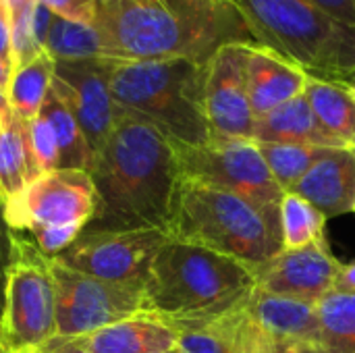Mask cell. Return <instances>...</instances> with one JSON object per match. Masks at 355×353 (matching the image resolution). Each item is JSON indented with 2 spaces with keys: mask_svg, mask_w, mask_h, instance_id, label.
<instances>
[{
  "mask_svg": "<svg viewBox=\"0 0 355 353\" xmlns=\"http://www.w3.org/2000/svg\"><path fill=\"white\" fill-rule=\"evenodd\" d=\"M89 175L98 206L85 231L168 233L181 173L173 141L154 125L119 108Z\"/></svg>",
  "mask_w": 355,
  "mask_h": 353,
  "instance_id": "6da1fadb",
  "label": "cell"
},
{
  "mask_svg": "<svg viewBox=\"0 0 355 353\" xmlns=\"http://www.w3.org/2000/svg\"><path fill=\"white\" fill-rule=\"evenodd\" d=\"M92 25L110 60L206 64L227 44H256L231 0H96Z\"/></svg>",
  "mask_w": 355,
  "mask_h": 353,
  "instance_id": "7a4b0ae2",
  "label": "cell"
},
{
  "mask_svg": "<svg viewBox=\"0 0 355 353\" xmlns=\"http://www.w3.org/2000/svg\"><path fill=\"white\" fill-rule=\"evenodd\" d=\"M256 275L212 250L168 237L144 283V314L166 325L216 318L245 306Z\"/></svg>",
  "mask_w": 355,
  "mask_h": 353,
  "instance_id": "3957f363",
  "label": "cell"
},
{
  "mask_svg": "<svg viewBox=\"0 0 355 353\" xmlns=\"http://www.w3.org/2000/svg\"><path fill=\"white\" fill-rule=\"evenodd\" d=\"M206 64L185 58L116 60L112 98L121 110L148 121L171 141L204 146L212 137L204 108Z\"/></svg>",
  "mask_w": 355,
  "mask_h": 353,
  "instance_id": "277c9868",
  "label": "cell"
},
{
  "mask_svg": "<svg viewBox=\"0 0 355 353\" xmlns=\"http://www.w3.org/2000/svg\"><path fill=\"white\" fill-rule=\"evenodd\" d=\"M168 237L223 254L254 275L283 252L281 221L268 218L239 196L183 179Z\"/></svg>",
  "mask_w": 355,
  "mask_h": 353,
  "instance_id": "5b68a950",
  "label": "cell"
},
{
  "mask_svg": "<svg viewBox=\"0 0 355 353\" xmlns=\"http://www.w3.org/2000/svg\"><path fill=\"white\" fill-rule=\"evenodd\" d=\"M245 19L256 44L266 46L329 81L355 77V27L306 0H231Z\"/></svg>",
  "mask_w": 355,
  "mask_h": 353,
  "instance_id": "8992f818",
  "label": "cell"
},
{
  "mask_svg": "<svg viewBox=\"0 0 355 353\" xmlns=\"http://www.w3.org/2000/svg\"><path fill=\"white\" fill-rule=\"evenodd\" d=\"M98 196L87 171L56 169L33 179L2 206L10 231L27 235L44 256L56 258L87 229Z\"/></svg>",
  "mask_w": 355,
  "mask_h": 353,
  "instance_id": "52a82bcc",
  "label": "cell"
},
{
  "mask_svg": "<svg viewBox=\"0 0 355 353\" xmlns=\"http://www.w3.org/2000/svg\"><path fill=\"white\" fill-rule=\"evenodd\" d=\"M10 254L4 273L0 331L6 347L21 353L56 335L54 281L50 258L23 233L10 231Z\"/></svg>",
  "mask_w": 355,
  "mask_h": 353,
  "instance_id": "ba28073f",
  "label": "cell"
},
{
  "mask_svg": "<svg viewBox=\"0 0 355 353\" xmlns=\"http://www.w3.org/2000/svg\"><path fill=\"white\" fill-rule=\"evenodd\" d=\"M183 181L208 185L243 198L268 218L281 221L283 189L272 179L254 139L210 137L204 146L175 144Z\"/></svg>",
  "mask_w": 355,
  "mask_h": 353,
  "instance_id": "9c48e42d",
  "label": "cell"
},
{
  "mask_svg": "<svg viewBox=\"0 0 355 353\" xmlns=\"http://www.w3.org/2000/svg\"><path fill=\"white\" fill-rule=\"evenodd\" d=\"M56 335L83 337L144 312L141 287L114 285L71 270L50 258Z\"/></svg>",
  "mask_w": 355,
  "mask_h": 353,
  "instance_id": "30bf717a",
  "label": "cell"
},
{
  "mask_svg": "<svg viewBox=\"0 0 355 353\" xmlns=\"http://www.w3.org/2000/svg\"><path fill=\"white\" fill-rule=\"evenodd\" d=\"M166 239L168 233L158 229L83 231L73 246L52 260L106 283L144 289L150 264Z\"/></svg>",
  "mask_w": 355,
  "mask_h": 353,
  "instance_id": "8fae6325",
  "label": "cell"
},
{
  "mask_svg": "<svg viewBox=\"0 0 355 353\" xmlns=\"http://www.w3.org/2000/svg\"><path fill=\"white\" fill-rule=\"evenodd\" d=\"M114 62L108 58L54 60L52 89L71 108L92 154L104 146L119 117V106L110 89Z\"/></svg>",
  "mask_w": 355,
  "mask_h": 353,
  "instance_id": "7c38bea8",
  "label": "cell"
},
{
  "mask_svg": "<svg viewBox=\"0 0 355 353\" xmlns=\"http://www.w3.org/2000/svg\"><path fill=\"white\" fill-rule=\"evenodd\" d=\"M250 44H227L206 64L204 108L212 137L254 139V112L248 98Z\"/></svg>",
  "mask_w": 355,
  "mask_h": 353,
  "instance_id": "4fadbf2b",
  "label": "cell"
},
{
  "mask_svg": "<svg viewBox=\"0 0 355 353\" xmlns=\"http://www.w3.org/2000/svg\"><path fill=\"white\" fill-rule=\"evenodd\" d=\"M341 262L331 254L324 241L297 250H283L256 273V287L266 293L318 304L335 291Z\"/></svg>",
  "mask_w": 355,
  "mask_h": 353,
  "instance_id": "5bb4252c",
  "label": "cell"
},
{
  "mask_svg": "<svg viewBox=\"0 0 355 353\" xmlns=\"http://www.w3.org/2000/svg\"><path fill=\"white\" fill-rule=\"evenodd\" d=\"M243 308L252 325L268 343L312 353L318 337L316 304L266 293L260 287H254Z\"/></svg>",
  "mask_w": 355,
  "mask_h": 353,
  "instance_id": "9a60e30c",
  "label": "cell"
},
{
  "mask_svg": "<svg viewBox=\"0 0 355 353\" xmlns=\"http://www.w3.org/2000/svg\"><path fill=\"white\" fill-rule=\"evenodd\" d=\"M245 79L254 119H260L277 106L302 96L308 73L279 52L260 44H250Z\"/></svg>",
  "mask_w": 355,
  "mask_h": 353,
  "instance_id": "2e32d148",
  "label": "cell"
},
{
  "mask_svg": "<svg viewBox=\"0 0 355 353\" xmlns=\"http://www.w3.org/2000/svg\"><path fill=\"white\" fill-rule=\"evenodd\" d=\"M293 193L308 200L327 218L352 212L355 204L354 150L327 148L295 185Z\"/></svg>",
  "mask_w": 355,
  "mask_h": 353,
  "instance_id": "e0dca14e",
  "label": "cell"
},
{
  "mask_svg": "<svg viewBox=\"0 0 355 353\" xmlns=\"http://www.w3.org/2000/svg\"><path fill=\"white\" fill-rule=\"evenodd\" d=\"M168 327L177 333V353H256L260 345V333L245 314V308L216 318Z\"/></svg>",
  "mask_w": 355,
  "mask_h": 353,
  "instance_id": "ac0fdd59",
  "label": "cell"
},
{
  "mask_svg": "<svg viewBox=\"0 0 355 353\" xmlns=\"http://www.w3.org/2000/svg\"><path fill=\"white\" fill-rule=\"evenodd\" d=\"M79 339L92 353H158L177 345L175 329L144 312Z\"/></svg>",
  "mask_w": 355,
  "mask_h": 353,
  "instance_id": "d6986e66",
  "label": "cell"
},
{
  "mask_svg": "<svg viewBox=\"0 0 355 353\" xmlns=\"http://www.w3.org/2000/svg\"><path fill=\"white\" fill-rule=\"evenodd\" d=\"M256 144H304L318 148H337L335 141L318 127L306 96H297L254 123Z\"/></svg>",
  "mask_w": 355,
  "mask_h": 353,
  "instance_id": "ffe728a7",
  "label": "cell"
},
{
  "mask_svg": "<svg viewBox=\"0 0 355 353\" xmlns=\"http://www.w3.org/2000/svg\"><path fill=\"white\" fill-rule=\"evenodd\" d=\"M304 96L318 127L337 148L355 150V100L343 81H329L308 75Z\"/></svg>",
  "mask_w": 355,
  "mask_h": 353,
  "instance_id": "44dd1931",
  "label": "cell"
},
{
  "mask_svg": "<svg viewBox=\"0 0 355 353\" xmlns=\"http://www.w3.org/2000/svg\"><path fill=\"white\" fill-rule=\"evenodd\" d=\"M37 177L27 144V123L6 102L0 112V208Z\"/></svg>",
  "mask_w": 355,
  "mask_h": 353,
  "instance_id": "7402d4cb",
  "label": "cell"
},
{
  "mask_svg": "<svg viewBox=\"0 0 355 353\" xmlns=\"http://www.w3.org/2000/svg\"><path fill=\"white\" fill-rule=\"evenodd\" d=\"M42 46L54 60L73 62L108 58L106 46L92 23L71 21L54 12H50Z\"/></svg>",
  "mask_w": 355,
  "mask_h": 353,
  "instance_id": "603a6c76",
  "label": "cell"
},
{
  "mask_svg": "<svg viewBox=\"0 0 355 353\" xmlns=\"http://www.w3.org/2000/svg\"><path fill=\"white\" fill-rule=\"evenodd\" d=\"M318 337L312 353H355V293L331 291L316 304Z\"/></svg>",
  "mask_w": 355,
  "mask_h": 353,
  "instance_id": "cb8c5ba5",
  "label": "cell"
},
{
  "mask_svg": "<svg viewBox=\"0 0 355 353\" xmlns=\"http://www.w3.org/2000/svg\"><path fill=\"white\" fill-rule=\"evenodd\" d=\"M54 79V58L44 50L29 62L12 69L6 102L15 114L29 123L37 117Z\"/></svg>",
  "mask_w": 355,
  "mask_h": 353,
  "instance_id": "d4e9b609",
  "label": "cell"
},
{
  "mask_svg": "<svg viewBox=\"0 0 355 353\" xmlns=\"http://www.w3.org/2000/svg\"><path fill=\"white\" fill-rule=\"evenodd\" d=\"M40 112L46 117V121L50 123L56 144H58V169H79V171H87L92 169L94 162V154L85 141V135L79 127V123L75 121L71 108L58 98V94L52 89L40 108Z\"/></svg>",
  "mask_w": 355,
  "mask_h": 353,
  "instance_id": "484cf974",
  "label": "cell"
},
{
  "mask_svg": "<svg viewBox=\"0 0 355 353\" xmlns=\"http://www.w3.org/2000/svg\"><path fill=\"white\" fill-rule=\"evenodd\" d=\"M327 216L302 196L287 191L281 200V237L283 250H297L324 241Z\"/></svg>",
  "mask_w": 355,
  "mask_h": 353,
  "instance_id": "4316f807",
  "label": "cell"
},
{
  "mask_svg": "<svg viewBox=\"0 0 355 353\" xmlns=\"http://www.w3.org/2000/svg\"><path fill=\"white\" fill-rule=\"evenodd\" d=\"M258 148L272 179L283 189V193L293 191L302 177L310 171V166L327 150L304 144H258Z\"/></svg>",
  "mask_w": 355,
  "mask_h": 353,
  "instance_id": "83f0119b",
  "label": "cell"
},
{
  "mask_svg": "<svg viewBox=\"0 0 355 353\" xmlns=\"http://www.w3.org/2000/svg\"><path fill=\"white\" fill-rule=\"evenodd\" d=\"M4 6L10 25L12 69H17L44 52L37 37L40 0H4Z\"/></svg>",
  "mask_w": 355,
  "mask_h": 353,
  "instance_id": "f1b7e54d",
  "label": "cell"
},
{
  "mask_svg": "<svg viewBox=\"0 0 355 353\" xmlns=\"http://www.w3.org/2000/svg\"><path fill=\"white\" fill-rule=\"evenodd\" d=\"M27 144L40 177L58 169V144L50 123L42 112L27 123Z\"/></svg>",
  "mask_w": 355,
  "mask_h": 353,
  "instance_id": "f546056e",
  "label": "cell"
},
{
  "mask_svg": "<svg viewBox=\"0 0 355 353\" xmlns=\"http://www.w3.org/2000/svg\"><path fill=\"white\" fill-rule=\"evenodd\" d=\"M48 10L71 21L92 23L96 0H40Z\"/></svg>",
  "mask_w": 355,
  "mask_h": 353,
  "instance_id": "4dcf8cb0",
  "label": "cell"
},
{
  "mask_svg": "<svg viewBox=\"0 0 355 353\" xmlns=\"http://www.w3.org/2000/svg\"><path fill=\"white\" fill-rule=\"evenodd\" d=\"M306 2L327 12L329 17L355 27V0H306Z\"/></svg>",
  "mask_w": 355,
  "mask_h": 353,
  "instance_id": "1f68e13d",
  "label": "cell"
},
{
  "mask_svg": "<svg viewBox=\"0 0 355 353\" xmlns=\"http://www.w3.org/2000/svg\"><path fill=\"white\" fill-rule=\"evenodd\" d=\"M21 353H92L87 352V347L81 343L79 337H62V335H54L48 341H44L37 347H31L27 352Z\"/></svg>",
  "mask_w": 355,
  "mask_h": 353,
  "instance_id": "d6a6232c",
  "label": "cell"
},
{
  "mask_svg": "<svg viewBox=\"0 0 355 353\" xmlns=\"http://www.w3.org/2000/svg\"><path fill=\"white\" fill-rule=\"evenodd\" d=\"M10 254V233L4 221H0V312H2V300H4V273L8 264Z\"/></svg>",
  "mask_w": 355,
  "mask_h": 353,
  "instance_id": "836d02e7",
  "label": "cell"
},
{
  "mask_svg": "<svg viewBox=\"0 0 355 353\" xmlns=\"http://www.w3.org/2000/svg\"><path fill=\"white\" fill-rule=\"evenodd\" d=\"M0 58H6L12 62V50H10V25L4 0H0Z\"/></svg>",
  "mask_w": 355,
  "mask_h": 353,
  "instance_id": "e575fe53",
  "label": "cell"
},
{
  "mask_svg": "<svg viewBox=\"0 0 355 353\" xmlns=\"http://www.w3.org/2000/svg\"><path fill=\"white\" fill-rule=\"evenodd\" d=\"M335 291L341 293H355V262L343 264L339 270V277L335 281Z\"/></svg>",
  "mask_w": 355,
  "mask_h": 353,
  "instance_id": "d590c367",
  "label": "cell"
},
{
  "mask_svg": "<svg viewBox=\"0 0 355 353\" xmlns=\"http://www.w3.org/2000/svg\"><path fill=\"white\" fill-rule=\"evenodd\" d=\"M10 75H12V62L6 58H0V94L6 96L8 83H10Z\"/></svg>",
  "mask_w": 355,
  "mask_h": 353,
  "instance_id": "8d00e7d4",
  "label": "cell"
},
{
  "mask_svg": "<svg viewBox=\"0 0 355 353\" xmlns=\"http://www.w3.org/2000/svg\"><path fill=\"white\" fill-rule=\"evenodd\" d=\"M256 353H304V352H300V350H291V347H279V345H272V343H268V341L260 335V345H258Z\"/></svg>",
  "mask_w": 355,
  "mask_h": 353,
  "instance_id": "74e56055",
  "label": "cell"
},
{
  "mask_svg": "<svg viewBox=\"0 0 355 353\" xmlns=\"http://www.w3.org/2000/svg\"><path fill=\"white\" fill-rule=\"evenodd\" d=\"M345 85H347V89L352 92V96H354V100H355V77L352 79V81H343Z\"/></svg>",
  "mask_w": 355,
  "mask_h": 353,
  "instance_id": "f35d334b",
  "label": "cell"
},
{
  "mask_svg": "<svg viewBox=\"0 0 355 353\" xmlns=\"http://www.w3.org/2000/svg\"><path fill=\"white\" fill-rule=\"evenodd\" d=\"M0 353H12L6 347V343H4V339H2V331H0Z\"/></svg>",
  "mask_w": 355,
  "mask_h": 353,
  "instance_id": "ab89813d",
  "label": "cell"
},
{
  "mask_svg": "<svg viewBox=\"0 0 355 353\" xmlns=\"http://www.w3.org/2000/svg\"><path fill=\"white\" fill-rule=\"evenodd\" d=\"M6 106V96L4 94H0V112H2V108Z\"/></svg>",
  "mask_w": 355,
  "mask_h": 353,
  "instance_id": "60d3db41",
  "label": "cell"
},
{
  "mask_svg": "<svg viewBox=\"0 0 355 353\" xmlns=\"http://www.w3.org/2000/svg\"><path fill=\"white\" fill-rule=\"evenodd\" d=\"M158 353H177L175 350H171V352H158Z\"/></svg>",
  "mask_w": 355,
  "mask_h": 353,
  "instance_id": "b9f144b4",
  "label": "cell"
},
{
  "mask_svg": "<svg viewBox=\"0 0 355 353\" xmlns=\"http://www.w3.org/2000/svg\"><path fill=\"white\" fill-rule=\"evenodd\" d=\"M0 221H2V208H0Z\"/></svg>",
  "mask_w": 355,
  "mask_h": 353,
  "instance_id": "7bdbcfd3",
  "label": "cell"
},
{
  "mask_svg": "<svg viewBox=\"0 0 355 353\" xmlns=\"http://www.w3.org/2000/svg\"><path fill=\"white\" fill-rule=\"evenodd\" d=\"M352 212H355V204H354V210H352Z\"/></svg>",
  "mask_w": 355,
  "mask_h": 353,
  "instance_id": "ee69618b",
  "label": "cell"
},
{
  "mask_svg": "<svg viewBox=\"0 0 355 353\" xmlns=\"http://www.w3.org/2000/svg\"><path fill=\"white\" fill-rule=\"evenodd\" d=\"M354 154H355V150H354Z\"/></svg>",
  "mask_w": 355,
  "mask_h": 353,
  "instance_id": "f6af8a7d",
  "label": "cell"
}]
</instances>
